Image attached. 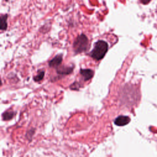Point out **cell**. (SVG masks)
Wrapping results in <instances>:
<instances>
[{
	"label": "cell",
	"instance_id": "8",
	"mask_svg": "<svg viewBox=\"0 0 157 157\" xmlns=\"http://www.w3.org/2000/svg\"><path fill=\"white\" fill-rule=\"evenodd\" d=\"M44 75H45V71L43 69L39 70L37 72V74L33 77V80L36 82H40L44 78Z\"/></svg>",
	"mask_w": 157,
	"mask_h": 157
},
{
	"label": "cell",
	"instance_id": "7",
	"mask_svg": "<svg viewBox=\"0 0 157 157\" xmlns=\"http://www.w3.org/2000/svg\"><path fill=\"white\" fill-rule=\"evenodd\" d=\"M7 14H2L0 17V20H1V26L0 29L3 30H6L7 28Z\"/></svg>",
	"mask_w": 157,
	"mask_h": 157
},
{
	"label": "cell",
	"instance_id": "5",
	"mask_svg": "<svg viewBox=\"0 0 157 157\" xmlns=\"http://www.w3.org/2000/svg\"><path fill=\"white\" fill-rule=\"evenodd\" d=\"M80 74L84 81L90 80L94 75V71L90 69H81Z\"/></svg>",
	"mask_w": 157,
	"mask_h": 157
},
{
	"label": "cell",
	"instance_id": "1",
	"mask_svg": "<svg viewBox=\"0 0 157 157\" xmlns=\"http://www.w3.org/2000/svg\"><path fill=\"white\" fill-rule=\"evenodd\" d=\"M108 44L103 40H99L94 43L93 50L89 55L94 60L99 61L102 59L108 50Z\"/></svg>",
	"mask_w": 157,
	"mask_h": 157
},
{
	"label": "cell",
	"instance_id": "6",
	"mask_svg": "<svg viewBox=\"0 0 157 157\" xmlns=\"http://www.w3.org/2000/svg\"><path fill=\"white\" fill-rule=\"evenodd\" d=\"M73 66H61L56 68V73L59 75H67L70 74L73 71Z\"/></svg>",
	"mask_w": 157,
	"mask_h": 157
},
{
	"label": "cell",
	"instance_id": "3",
	"mask_svg": "<svg viewBox=\"0 0 157 157\" xmlns=\"http://www.w3.org/2000/svg\"><path fill=\"white\" fill-rule=\"evenodd\" d=\"M130 121L131 119L129 117L124 115H120L114 120V124L119 126H123L128 124Z\"/></svg>",
	"mask_w": 157,
	"mask_h": 157
},
{
	"label": "cell",
	"instance_id": "9",
	"mask_svg": "<svg viewBox=\"0 0 157 157\" xmlns=\"http://www.w3.org/2000/svg\"><path fill=\"white\" fill-rule=\"evenodd\" d=\"M14 116V113L12 111H6L5 112H4L2 115V118L4 120L7 121V120H11Z\"/></svg>",
	"mask_w": 157,
	"mask_h": 157
},
{
	"label": "cell",
	"instance_id": "4",
	"mask_svg": "<svg viewBox=\"0 0 157 157\" xmlns=\"http://www.w3.org/2000/svg\"><path fill=\"white\" fill-rule=\"evenodd\" d=\"M63 61V55L58 54L56 55L54 58H53L49 62L48 66L50 67H58Z\"/></svg>",
	"mask_w": 157,
	"mask_h": 157
},
{
	"label": "cell",
	"instance_id": "2",
	"mask_svg": "<svg viewBox=\"0 0 157 157\" xmlns=\"http://www.w3.org/2000/svg\"><path fill=\"white\" fill-rule=\"evenodd\" d=\"M89 41L87 36L84 34L78 35L73 42V48L75 53H80L88 49Z\"/></svg>",
	"mask_w": 157,
	"mask_h": 157
},
{
	"label": "cell",
	"instance_id": "10",
	"mask_svg": "<svg viewBox=\"0 0 157 157\" xmlns=\"http://www.w3.org/2000/svg\"><path fill=\"white\" fill-rule=\"evenodd\" d=\"M79 87H80V85H79V83L77 82H75L74 83H72L70 86H69V88L70 89L72 90H78L79 89Z\"/></svg>",
	"mask_w": 157,
	"mask_h": 157
}]
</instances>
